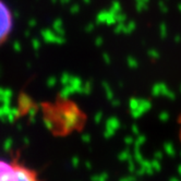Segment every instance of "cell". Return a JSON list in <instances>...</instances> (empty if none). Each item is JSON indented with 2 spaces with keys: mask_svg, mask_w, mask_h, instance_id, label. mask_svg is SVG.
Instances as JSON below:
<instances>
[{
  "mask_svg": "<svg viewBox=\"0 0 181 181\" xmlns=\"http://www.w3.org/2000/svg\"><path fill=\"white\" fill-rule=\"evenodd\" d=\"M44 119L54 134L64 135L82 128L85 116L73 102L56 100L44 105Z\"/></svg>",
  "mask_w": 181,
  "mask_h": 181,
  "instance_id": "obj_1",
  "label": "cell"
},
{
  "mask_svg": "<svg viewBox=\"0 0 181 181\" xmlns=\"http://www.w3.org/2000/svg\"><path fill=\"white\" fill-rule=\"evenodd\" d=\"M0 181H42L37 171L18 158H0Z\"/></svg>",
  "mask_w": 181,
  "mask_h": 181,
  "instance_id": "obj_2",
  "label": "cell"
},
{
  "mask_svg": "<svg viewBox=\"0 0 181 181\" xmlns=\"http://www.w3.org/2000/svg\"><path fill=\"white\" fill-rule=\"evenodd\" d=\"M13 14L8 5L0 0V47L9 39L13 30Z\"/></svg>",
  "mask_w": 181,
  "mask_h": 181,
  "instance_id": "obj_3",
  "label": "cell"
},
{
  "mask_svg": "<svg viewBox=\"0 0 181 181\" xmlns=\"http://www.w3.org/2000/svg\"><path fill=\"white\" fill-rule=\"evenodd\" d=\"M178 138H179V141H180V143H181V114L178 118Z\"/></svg>",
  "mask_w": 181,
  "mask_h": 181,
  "instance_id": "obj_4",
  "label": "cell"
}]
</instances>
